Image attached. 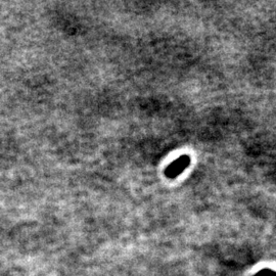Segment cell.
<instances>
[{
    "label": "cell",
    "instance_id": "6da1fadb",
    "mask_svg": "<svg viewBox=\"0 0 276 276\" xmlns=\"http://www.w3.org/2000/svg\"><path fill=\"white\" fill-rule=\"evenodd\" d=\"M189 163H190L189 157L187 155H182L179 159L175 160L169 166L168 169L166 170V174H167V176L169 178H175L187 168V166L189 165Z\"/></svg>",
    "mask_w": 276,
    "mask_h": 276
}]
</instances>
